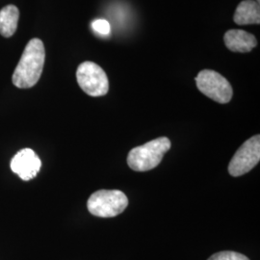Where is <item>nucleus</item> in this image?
<instances>
[{
    "label": "nucleus",
    "instance_id": "2",
    "mask_svg": "<svg viewBox=\"0 0 260 260\" xmlns=\"http://www.w3.org/2000/svg\"><path fill=\"white\" fill-rule=\"evenodd\" d=\"M171 149V141L167 137L151 140L147 144L131 149L127 164L135 172H147L157 167L165 153Z\"/></svg>",
    "mask_w": 260,
    "mask_h": 260
},
{
    "label": "nucleus",
    "instance_id": "7",
    "mask_svg": "<svg viewBox=\"0 0 260 260\" xmlns=\"http://www.w3.org/2000/svg\"><path fill=\"white\" fill-rule=\"evenodd\" d=\"M10 167L22 180L29 181L37 176L42 162L33 149H23L12 158Z\"/></svg>",
    "mask_w": 260,
    "mask_h": 260
},
{
    "label": "nucleus",
    "instance_id": "13",
    "mask_svg": "<svg viewBox=\"0 0 260 260\" xmlns=\"http://www.w3.org/2000/svg\"><path fill=\"white\" fill-rule=\"evenodd\" d=\"M255 1H256V2L259 4L260 0H255Z\"/></svg>",
    "mask_w": 260,
    "mask_h": 260
},
{
    "label": "nucleus",
    "instance_id": "11",
    "mask_svg": "<svg viewBox=\"0 0 260 260\" xmlns=\"http://www.w3.org/2000/svg\"><path fill=\"white\" fill-rule=\"evenodd\" d=\"M207 260H250L246 255L233 251H219Z\"/></svg>",
    "mask_w": 260,
    "mask_h": 260
},
{
    "label": "nucleus",
    "instance_id": "10",
    "mask_svg": "<svg viewBox=\"0 0 260 260\" xmlns=\"http://www.w3.org/2000/svg\"><path fill=\"white\" fill-rule=\"evenodd\" d=\"M19 18V9L15 5H7L0 10V35L12 37L18 28Z\"/></svg>",
    "mask_w": 260,
    "mask_h": 260
},
{
    "label": "nucleus",
    "instance_id": "12",
    "mask_svg": "<svg viewBox=\"0 0 260 260\" xmlns=\"http://www.w3.org/2000/svg\"><path fill=\"white\" fill-rule=\"evenodd\" d=\"M93 30L103 36H108L111 32V25L106 19H95L92 23Z\"/></svg>",
    "mask_w": 260,
    "mask_h": 260
},
{
    "label": "nucleus",
    "instance_id": "8",
    "mask_svg": "<svg viewBox=\"0 0 260 260\" xmlns=\"http://www.w3.org/2000/svg\"><path fill=\"white\" fill-rule=\"evenodd\" d=\"M223 41L225 47L233 52L247 53L257 46V40L254 35L239 29H231L226 31L223 36Z\"/></svg>",
    "mask_w": 260,
    "mask_h": 260
},
{
    "label": "nucleus",
    "instance_id": "9",
    "mask_svg": "<svg viewBox=\"0 0 260 260\" xmlns=\"http://www.w3.org/2000/svg\"><path fill=\"white\" fill-rule=\"evenodd\" d=\"M233 20L238 25L259 24V4L255 0H243L234 12Z\"/></svg>",
    "mask_w": 260,
    "mask_h": 260
},
{
    "label": "nucleus",
    "instance_id": "4",
    "mask_svg": "<svg viewBox=\"0 0 260 260\" xmlns=\"http://www.w3.org/2000/svg\"><path fill=\"white\" fill-rule=\"evenodd\" d=\"M196 83L201 93L216 103L224 104L233 99V90L231 83L223 75L212 70H204L196 77Z\"/></svg>",
    "mask_w": 260,
    "mask_h": 260
},
{
    "label": "nucleus",
    "instance_id": "1",
    "mask_svg": "<svg viewBox=\"0 0 260 260\" xmlns=\"http://www.w3.org/2000/svg\"><path fill=\"white\" fill-rule=\"evenodd\" d=\"M46 49L44 43L34 38L28 42L12 77L19 89H28L38 83L44 70Z\"/></svg>",
    "mask_w": 260,
    "mask_h": 260
},
{
    "label": "nucleus",
    "instance_id": "5",
    "mask_svg": "<svg viewBox=\"0 0 260 260\" xmlns=\"http://www.w3.org/2000/svg\"><path fill=\"white\" fill-rule=\"evenodd\" d=\"M76 79L84 93L91 96H103L108 93L109 81L103 69L90 61L78 66Z\"/></svg>",
    "mask_w": 260,
    "mask_h": 260
},
{
    "label": "nucleus",
    "instance_id": "3",
    "mask_svg": "<svg viewBox=\"0 0 260 260\" xmlns=\"http://www.w3.org/2000/svg\"><path fill=\"white\" fill-rule=\"evenodd\" d=\"M128 205V199L120 190H100L87 202L89 212L101 218H112L122 213Z\"/></svg>",
    "mask_w": 260,
    "mask_h": 260
},
{
    "label": "nucleus",
    "instance_id": "6",
    "mask_svg": "<svg viewBox=\"0 0 260 260\" xmlns=\"http://www.w3.org/2000/svg\"><path fill=\"white\" fill-rule=\"evenodd\" d=\"M260 160V136L247 140L233 155L229 173L234 177H241L255 167Z\"/></svg>",
    "mask_w": 260,
    "mask_h": 260
}]
</instances>
